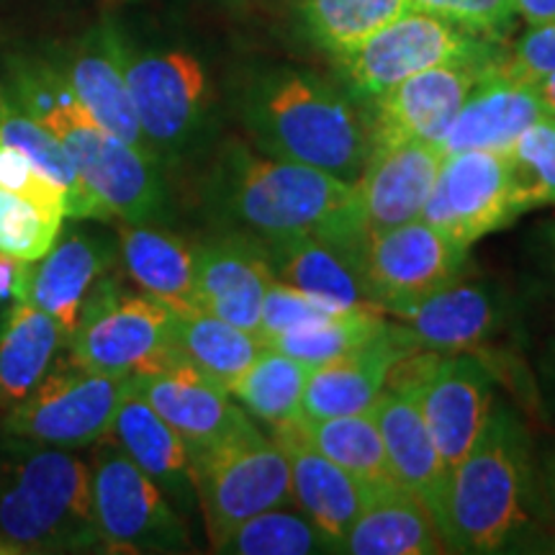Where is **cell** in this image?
I'll use <instances>...</instances> for the list:
<instances>
[{
  "instance_id": "obj_1",
  "label": "cell",
  "mask_w": 555,
  "mask_h": 555,
  "mask_svg": "<svg viewBox=\"0 0 555 555\" xmlns=\"http://www.w3.org/2000/svg\"><path fill=\"white\" fill-rule=\"evenodd\" d=\"M237 114L260 152L356 183L373 152L363 108L337 78L296 65L249 69Z\"/></svg>"
},
{
  "instance_id": "obj_2",
  "label": "cell",
  "mask_w": 555,
  "mask_h": 555,
  "mask_svg": "<svg viewBox=\"0 0 555 555\" xmlns=\"http://www.w3.org/2000/svg\"><path fill=\"white\" fill-rule=\"evenodd\" d=\"M551 527L532 437L515 409L494 404L489 422L448 474L440 530L450 551L502 553Z\"/></svg>"
},
{
  "instance_id": "obj_3",
  "label": "cell",
  "mask_w": 555,
  "mask_h": 555,
  "mask_svg": "<svg viewBox=\"0 0 555 555\" xmlns=\"http://www.w3.org/2000/svg\"><path fill=\"white\" fill-rule=\"evenodd\" d=\"M214 201L232 234L262 247L307 234L350 245L365 242L356 183L266 152L255 155L242 142L227 144L221 152L214 172Z\"/></svg>"
},
{
  "instance_id": "obj_4",
  "label": "cell",
  "mask_w": 555,
  "mask_h": 555,
  "mask_svg": "<svg viewBox=\"0 0 555 555\" xmlns=\"http://www.w3.org/2000/svg\"><path fill=\"white\" fill-rule=\"evenodd\" d=\"M9 99L50 129L114 219L159 224L168 214V191L155 159L101 127L73 93L52 57L16 54L9 60Z\"/></svg>"
},
{
  "instance_id": "obj_5",
  "label": "cell",
  "mask_w": 555,
  "mask_h": 555,
  "mask_svg": "<svg viewBox=\"0 0 555 555\" xmlns=\"http://www.w3.org/2000/svg\"><path fill=\"white\" fill-rule=\"evenodd\" d=\"M103 551L90 502V468L73 450L11 440L0 461V553Z\"/></svg>"
},
{
  "instance_id": "obj_6",
  "label": "cell",
  "mask_w": 555,
  "mask_h": 555,
  "mask_svg": "<svg viewBox=\"0 0 555 555\" xmlns=\"http://www.w3.org/2000/svg\"><path fill=\"white\" fill-rule=\"evenodd\" d=\"M121 62L137 121L157 163L183 157L217 108V82L204 54L183 41L139 39L119 24Z\"/></svg>"
},
{
  "instance_id": "obj_7",
  "label": "cell",
  "mask_w": 555,
  "mask_h": 555,
  "mask_svg": "<svg viewBox=\"0 0 555 555\" xmlns=\"http://www.w3.org/2000/svg\"><path fill=\"white\" fill-rule=\"evenodd\" d=\"M504 41L478 37L422 11H404L378 31L332 60L335 78L358 103L401 80L450 62H483L502 54Z\"/></svg>"
},
{
  "instance_id": "obj_8",
  "label": "cell",
  "mask_w": 555,
  "mask_h": 555,
  "mask_svg": "<svg viewBox=\"0 0 555 555\" xmlns=\"http://www.w3.org/2000/svg\"><path fill=\"white\" fill-rule=\"evenodd\" d=\"M384 388L412 393L448 474L494 409V376L474 352L412 350L391 365Z\"/></svg>"
},
{
  "instance_id": "obj_9",
  "label": "cell",
  "mask_w": 555,
  "mask_h": 555,
  "mask_svg": "<svg viewBox=\"0 0 555 555\" xmlns=\"http://www.w3.org/2000/svg\"><path fill=\"white\" fill-rule=\"evenodd\" d=\"M178 314L147 294H127L101 278L67 337V360L114 376H139L178 356Z\"/></svg>"
},
{
  "instance_id": "obj_10",
  "label": "cell",
  "mask_w": 555,
  "mask_h": 555,
  "mask_svg": "<svg viewBox=\"0 0 555 555\" xmlns=\"http://www.w3.org/2000/svg\"><path fill=\"white\" fill-rule=\"evenodd\" d=\"M90 457V502L106 553H185V519L163 489L119 448L114 437L95 442Z\"/></svg>"
},
{
  "instance_id": "obj_11",
  "label": "cell",
  "mask_w": 555,
  "mask_h": 555,
  "mask_svg": "<svg viewBox=\"0 0 555 555\" xmlns=\"http://www.w3.org/2000/svg\"><path fill=\"white\" fill-rule=\"evenodd\" d=\"M134 376H114L67 363L47 371L44 378L9 409L5 435L31 446L80 450L93 448L114 433L121 401Z\"/></svg>"
},
{
  "instance_id": "obj_12",
  "label": "cell",
  "mask_w": 555,
  "mask_h": 555,
  "mask_svg": "<svg viewBox=\"0 0 555 555\" xmlns=\"http://www.w3.org/2000/svg\"><path fill=\"white\" fill-rule=\"evenodd\" d=\"M193 470L211 547L245 519L294 502L288 457L260 429L193 455Z\"/></svg>"
},
{
  "instance_id": "obj_13",
  "label": "cell",
  "mask_w": 555,
  "mask_h": 555,
  "mask_svg": "<svg viewBox=\"0 0 555 555\" xmlns=\"http://www.w3.org/2000/svg\"><path fill=\"white\" fill-rule=\"evenodd\" d=\"M468 262V249L425 219L406 221L363 242V275L371 301L397 314L453 283Z\"/></svg>"
},
{
  "instance_id": "obj_14",
  "label": "cell",
  "mask_w": 555,
  "mask_h": 555,
  "mask_svg": "<svg viewBox=\"0 0 555 555\" xmlns=\"http://www.w3.org/2000/svg\"><path fill=\"white\" fill-rule=\"evenodd\" d=\"M522 208L506 152L463 150L442 159L422 217L461 247L512 224Z\"/></svg>"
},
{
  "instance_id": "obj_15",
  "label": "cell",
  "mask_w": 555,
  "mask_h": 555,
  "mask_svg": "<svg viewBox=\"0 0 555 555\" xmlns=\"http://www.w3.org/2000/svg\"><path fill=\"white\" fill-rule=\"evenodd\" d=\"M494 60L450 62L388 88L360 103L373 147L397 142L440 144L478 78Z\"/></svg>"
},
{
  "instance_id": "obj_16",
  "label": "cell",
  "mask_w": 555,
  "mask_h": 555,
  "mask_svg": "<svg viewBox=\"0 0 555 555\" xmlns=\"http://www.w3.org/2000/svg\"><path fill=\"white\" fill-rule=\"evenodd\" d=\"M134 386L150 406L183 437L191 455L258 429L245 409L234 404L227 388L206 378L180 352L155 371L139 373Z\"/></svg>"
},
{
  "instance_id": "obj_17",
  "label": "cell",
  "mask_w": 555,
  "mask_h": 555,
  "mask_svg": "<svg viewBox=\"0 0 555 555\" xmlns=\"http://www.w3.org/2000/svg\"><path fill=\"white\" fill-rule=\"evenodd\" d=\"M52 60L62 69L78 101L103 129L157 163L147 137L142 134V127L137 121L127 75H124L119 24L114 18H101L73 44L52 54Z\"/></svg>"
},
{
  "instance_id": "obj_18",
  "label": "cell",
  "mask_w": 555,
  "mask_h": 555,
  "mask_svg": "<svg viewBox=\"0 0 555 555\" xmlns=\"http://www.w3.org/2000/svg\"><path fill=\"white\" fill-rule=\"evenodd\" d=\"M393 317L416 350L476 352L502 335L512 319V301L489 281L457 275L425 301Z\"/></svg>"
},
{
  "instance_id": "obj_19",
  "label": "cell",
  "mask_w": 555,
  "mask_h": 555,
  "mask_svg": "<svg viewBox=\"0 0 555 555\" xmlns=\"http://www.w3.org/2000/svg\"><path fill=\"white\" fill-rule=\"evenodd\" d=\"M446 152L440 144H378L356 180L358 211L367 234L422 217Z\"/></svg>"
},
{
  "instance_id": "obj_20",
  "label": "cell",
  "mask_w": 555,
  "mask_h": 555,
  "mask_svg": "<svg viewBox=\"0 0 555 555\" xmlns=\"http://www.w3.org/2000/svg\"><path fill=\"white\" fill-rule=\"evenodd\" d=\"M273 281L275 273L260 242L227 234L198 247V307L234 327L258 335L262 298Z\"/></svg>"
},
{
  "instance_id": "obj_21",
  "label": "cell",
  "mask_w": 555,
  "mask_h": 555,
  "mask_svg": "<svg viewBox=\"0 0 555 555\" xmlns=\"http://www.w3.org/2000/svg\"><path fill=\"white\" fill-rule=\"evenodd\" d=\"M412 350L416 347L409 343L404 327L386 322V327L365 345L311 371L301 399V420L371 412L384 391L391 365Z\"/></svg>"
},
{
  "instance_id": "obj_22",
  "label": "cell",
  "mask_w": 555,
  "mask_h": 555,
  "mask_svg": "<svg viewBox=\"0 0 555 555\" xmlns=\"http://www.w3.org/2000/svg\"><path fill=\"white\" fill-rule=\"evenodd\" d=\"M273 440L288 457L294 504L322 530L335 553H339L347 532L363 512L367 486L319 453L301 433L298 420L273 429Z\"/></svg>"
},
{
  "instance_id": "obj_23",
  "label": "cell",
  "mask_w": 555,
  "mask_h": 555,
  "mask_svg": "<svg viewBox=\"0 0 555 555\" xmlns=\"http://www.w3.org/2000/svg\"><path fill=\"white\" fill-rule=\"evenodd\" d=\"M499 60L502 54L486 67L442 137L440 150L446 155L463 150L506 152L532 121L545 116L532 82L506 73Z\"/></svg>"
},
{
  "instance_id": "obj_24",
  "label": "cell",
  "mask_w": 555,
  "mask_h": 555,
  "mask_svg": "<svg viewBox=\"0 0 555 555\" xmlns=\"http://www.w3.org/2000/svg\"><path fill=\"white\" fill-rule=\"evenodd\" d=\"M266 253L278 281L332 309L376 307L365 286L363 245L307 234L266 245Z\"/></svg>"
},
{
  "instance_id": "obj_25",
  "label": "cell",
  "mask_w": 555,
  "mask_h": 555,
  "mask_svg": "<svg viewBox=\"0 0 555 555\" xmlns=\"http://www.w3.org/2000/svg\"><path fill=\"white\" fill-rule=\"evenodd\" d=\"M119 448L155 481L183 517L198 509L196 470L185 440L131 386L111 433Z\"/></svg>"
},
{
  "instance_id": "obj_26",
  "label": "cell",
  "mask_w": 555,
  "mask_h": 555,
  "mask_svg": "<svg viewBox=\"0 0 555 555\" xmlns=\"http://www.w3.org/2000/svg\"><path fill=\"white\" fill-rule=\"evenodd\" d=\"M350 555H435L450 553L433 509L399 483L367 489L363 512L347 532Z\"/></svg>"
},
{
  "instance_id": "obj_27",
  "label": "cell",
  "mask_w": 555,
  "mask_h": 555,
  "mask_svg": "<svg viewBox=\"0 0 555 555\" xmlns=\"http://www.w3.org/2000/svg\"><path fill=\"white\" fill-rule=\"evenodd\" d=\"M380 437L393 481L420 502H425L440 525L442 494H446L448 470L442 466L433 435L422 420L412 393L384 388L373 404Z\"/></svg>"
},
{
  "instance_id": "obj_28",
  "label": "cell",
  "mask_w": 555,
  "mask_h": 555,
  "mask_svg": "<svg viewBox=\"0 0 555 555\" xmlns=\"http://www.w3.org/2000/svg\"><path fill=\"white\" fill-rule=\"evenodd\" d=\"M124 268L142 294L170 307L176 314L198 311L196 255L198 247L157 224H127L119 229Z\"/></svg>"
},
{
  "instance_id": "obj_29",
  "label": "cell",
  "mask_w": 555,
  "mask_h": 555,
  "mask_svg": "<svg viewBox=\"0 0 555 555\" xmlns=\"http://www.w3.org/2000/svg\"><path fill=\"white\" fill-rule=\"evenodd\" d=\"M114 249L90 234H67L34 262L29 298L41 311H47L65 337L73 335L80 309L90 291L106 273Z\"/></svg>"
},
{
  "instance_id": "obj_30",
  "label": "cell",
  "mask_w": 555,
  "mask_h": 555,
  "mask_svg": "<svg viewBox=\"0 0 555 555\" xmlns=\"http://www.w3.org/2000/svg\"><path fill=\"white\" fill-rule=\"evenodd\" d=\"M67 343L60 324L29 296L18 298L0 327V406H16L50 371Z\"/></svg>"
},
{
  "instance_id": "obj_31",
  "label": "cell",
  "mask_w": 555,
  "mask_h": 555,
  "mask_svg": "<svg viewBox=\"0 0 555 555\" xmlns=\"http://www.w3.org/2000/svg\"><path fill=\"white\" fill-rule=\"evenodd\" d=\"M0 142L11 144L13 150L24 152L37 168L52 180L54 185L65 196V211L67 219H101L111 221L114 214L108 211L106 204L90 191V185L82 180V176L69 159L67 150L62 142L52 134L50 129L41 127L34 121L26 111H21L11 99L5 101L3 111H0Z\"/></svg>"
},
{
  "instance_id": "obj_32",
  "label": "cell",
  "mask_w": 555,
  "mask_h": 555,
  "mask_svg": "<svg viewBox=\"0 0 555 555\" xmlns=\"http://www.w3.org/2000/svg\"><path fill=\"white\" fill-rule=\"evenodd\" d=\"M296 31L330 60L399 18L406 0H288Z\"/></svg>"
},
{
  "instance_id": "obj_33",
  "label": "cell",
  "mask_w": 555,
  "mask_h": 555,
  "mask_svg": "<svg viewBox=\"0 0 555 555\" xmlns=\"http://www.w3.org/2000/svg\"><path fill=\"white\" fill-rule=\"evenodd\" d=\"M176 347L206 378L232 393L242 373L262 350V339L253 332L234 327L208 311H189L176 319Z\"/></svg>"
},
{
  "instance_id": "obj_34",
  "label": "cell",
  "mask_w": 555,
  "mask_h": 555,
  "mask_svg": "<svg viewBox=\"0 0 555 555\" xmlns=\"http://www.w3.org/2000/svg\"><path fill=\"white\" fill-rule=\"evenodd\" d=\"M311 371L314 367L266 345L234 384L232 399L270 429L291 425L301 416V399Z\"/></svg>"
},
{
  "instance_id": "obj_35",
  "label": "cell",
  "mask_w": 555,
  "mask_h": 555,
  "mask_svg": "<svg viewBox=\"0 0 555 555\" xmlns=\"http://www.w3.org/2000/svg\"><path fill=\"white\" fill-rule=\"evenodd\" d=\"M298 427L319 453L356 476L367 489L397 483L388 468V457L378 422L371 412L330 416V420H301Z\"/></svg>"
},
{
  "instance_id": "obj_36",
  "label": "cell",
  "mask_w": 555,
  "mask_h": 555,
  "mask_svg": "<svg viewBox=\"0 0 555 555\" xmlns=\"http://www.w3.org/2000/svg\"><path fill=\"white\" fill-rule=\"evenodd\" d=\"M515 319L522 330L538 406L555 425V249L545 255L540 273L530 278L525 309H517Z\"/></svg>"
},
{
  "instance_id": "obj_37",
  "label": "cell",
  "mask_w": 555,
  "mask_h": 555,
  "mask_svg": "<svg viewBox=\"0 0 555 555\" xmlns=\"http://www.w3.org/2000/svg\"><path fill=\"white\" fill-rule=\"evenodd\" d=\"M211 551L227 555H309L332 553L335 547L301 509L278 506L240 522Z\"/></svg>"
},
{
  "instance_id": "obj_38",
  "label": "cell",
  "mask_w": 555,
  "mask_h": 555,
  "mask_svg": "<svg viewBox=\"0 0 555 555\" xmlns=\"http://www.w3.org/2000/svg\"><path fill=\"white\" fill-rule=\"evenodd\" d=\"M384 327L386 319L378 307L345 309L322 319V322L291 330L286 335L275 337L268 347H275V350L301 360L309 367H319L365 345L367 339L376 337Z\"/></svg>"
},
{
  "instance_id": "obj_39",
  "label": "cell",
  "mask_w": 555,
  "mask_h": 555,
  "mask_svg": "<svg viewBox=\"0 0 555 555\" xmlns=\"http://www.w3.org/2000/svg\"><path fill=\"white\" fill-rule=\"evenodd\" d=\"M517 204L525 211L555 206V119L540 116L506 150Z\"/></svg>"
},
{
  "instance_id": "obj_40",
  "label": "cell",
  "mask_w": 555,
  "mask_h": 555,
  "mask_svg": "<svg viewBox=\"0 0 555 555\" xmlns=\"http://www.w3.org/2000/svg\"><path fill=\"white\" fill-rule=\"evenodd\" d=\"M65 214L0 189V253L37 262L60 237Z\"/></svg>"
},
{
  "instance_id": "obj_41",
  "label": "cell",
  "mask_w": 555,
  "mask_h": 555,
  "mask_svg": "<svg viewBox=\"0 0 555 555\" xmlns=\"http://www.w3.org/2000/svg\"><path fill=\"white\" fill-rule=\"evenodd\" d=\"M409 9L429 13L478 37L504 41L519 21L515 0H406Z\"/></svg>"
},
{
  "instance_id": "obj_42",
  "label": "cell",
  "mask_w": 555,
  "mask_h": 555,
  "mask_svg": "<svg viewBox=\"0 0 555 555\" xmlns=\"http://www.w3.org/2000/svg\"><path fill=\"white\" fill-rule=\"evenodd\" d=\"M337 311L339 309H332L327 304L317 301V298L307 296L304 291L275 278L270 283L266 298H262L258 337L262 339V345H270L275 337L286 335L291 330L307 327V324L322 322V319L337 314Z\"/></svg>"
},
{
  "instance_id": "obj_43",
  "label": "cell",
  "mask_w": 555,
  "mask_h": 555,
  "mask_svg": "<svg viewBox=\"0 0 555 555\" xmlns=\"http://www.w3.org/2000/svg\"><path fill=\"white\" fill-rule=\"evenodd\" d=\"M0 189L18 193V196L34 201V204L65 214V196L50 178L31 163L24 152L13 150L11 144L0 142Z\"/></svg>"
},
{
  "instance_id": "obj_44",
  "label": "cell",
  "mask_w": 555,
  "mask_h": 555,
  "mask_svg": "<svg viewBox=\"0 0 555 555\" xmlns=\"http://www.w3.org/2000/svg\"><path fill=\"white\" fill-rule=\"evenodd\" d=\"M499 62L506 73L522 80H535L547 73H555V18L527 26L512 41V47H504Z\"/></svg>"
},
{
  "instance_id": "obj_45",
  "label": "cell",
  "mask_w": 555,
  "mask_h": 555,
  "mask_svg": "<svg viewBox=\"0 0 555 555\" xmlns=\"http://www.w3.org/2000/svg\"><path fill=\"white\" fill-rule=\"evenodd\" d=\"M31 268L34 262L0 253V309H3L5 314H9V309L18 301V298L29 296Z\"/></svg>"
},
{
  "instance_id": "obj_46",
  "label": "cell",
  "mask_w": 555,
  "mask_h": 555,
  "mask_svg": "<svg viewBox=\"0 0 555 555\" xmlns=\"http://www.w3.org/2000/svg\"><path fill=\"white\" fill-rule=\"evenodd\" d=\"M538 474L547 522H551V530L555 532V446L543 457H538Z\"/></svg>"
},
{
  "instance_id": "obj_47",
  "label": "cell",
  "mask_w": 555,
  "mask_h": 555,
  "mask_svg": "<svg viewBox=\"0 0 555 555\" xmlns=\"http://www.w3.org/2000/svg\"><path fill=\"white\" fill-rule=\"evenodd\" d=\"M515 9L527 26L555 18V0H515Z\"/></svg>"
},
{
  "instance_id": "obj_48",
  "label": "cell",
  "mask_w": 555,
  "mask_h": 555,
  "mask_svg": "<svg viewBox=\"0 0 555 555\" xmlns=\"http://www.w3.org/2000/svg\"><path fill=\"white\" fill-rule=\"evenodd\" d=\"M532 90H535L540 106H543V114L555 119V73H547L543 78L530 80Z\"/></svg>"
},
{
  "instance_id": "obj_49",
  "label": "cell",
  "mask_w": 555,
  "mask_h": 555,
  "mask_svg": "<svg viewBox=\"0 0 555 555\" xmlns=\"http://www.w3.org/2000/svg\"><path fill=\"white\" fill-rule=\"evenodd\" d=\"M5 101H9V93H5V88L0 86V111H3V106H5Z\"/></svg>"
},
{
  "instance_id": "obj_50",
  "label": "cell",
  "mask_w": 555,
  "mask_h": 555,
  "mask_svg": "<svg viewBox=\"0 0 555 555\" xmlns=\"http://www.w3.org/2000/svg\"><path fill=\"white\" fill-rule=\"evenodd\" d=\"M229 5H242V3H249V0H224Z\"/></svg>"
}]
</instances>
